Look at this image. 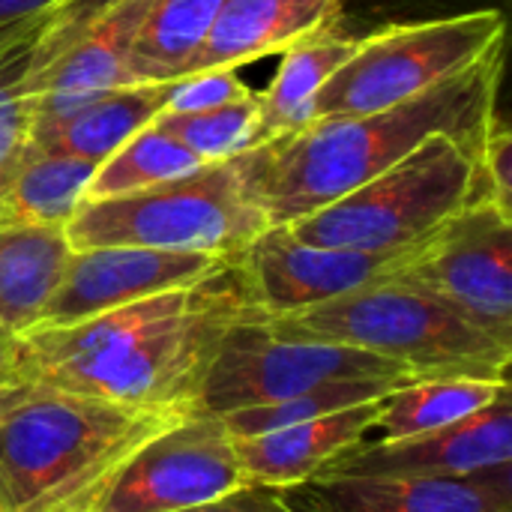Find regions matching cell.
<instances>
[{
  "label": "cell",
  "instance_id": "2e32d148",
  "mask_svg": "<svg viewBox=\"0 0 512 512\" xmlns=\"http://www.w3.org/2000/svg\"><path fill=\"white\" fill-rule=\"evenodd\" d=\"M339 0H222L216 21L195 54L189 75L201 69L255 63L333 21Z\"/></svg>",
  "mask_w": 512,
  "mask_h": 512
},
{
  "label": "cell",
  "instance_id": "4316f807",
  "mask_svg": "<svg viewBox=\"0 0 512 512\" xmlns=\"http://www.w3.org/2000/svg\"><path fill=\"white\" fill-rule=\"evenodd\" d=\"M54 24V6L0 30V105L30 96V81L42 69V39Z\"/></svg>",
  "mask_w": 512,
  "mask_h": 512
},
{
  "label": "cell",
  "instance_id": "8992f818",
  "mask_svg": "<svg viewBox=\"0 0 512 512\" xmlns=\"http://www.w3.org/2000/svg\"><path fill=\"white\" fill-rule=\"evenodd\" d=\"M477 153L480 147L453 135H432L393 168L288 228L327 249H408L477 195Z\"/></svg>",
  "mask_w": 512,
  "mask_h": 512
},
{
  "label": "cell",
  "instance_id": "d6a6232c",
  "mask_svg": "<svg viewBox=\"0 0 512 512\" xmlns=\"http://www.w3.org/2000/svg\"><path fill=\"white\" fill-rule=\"evenodd\" d=\"M15 357H18V336L0 324V387L3 384H12Z\"/></svg>",
  "mask_w": 512,
  "mask_h": 512
},
{
  "label": "cell",
  "instance_id": "5bb4252c",
  "mask_svg": "<svg viewBox=\"0 0 512 512\" xmlns=\"http://www.w3.org/2000/svg\"><path fill=\"white\" fill-rule=\"evenodd\" d=\"M512 465V399L504 393L489 408L399 441H357L321 474H408L468 477ZM318 477V474H315Z\"/></svg>",
  "mask_w": 512,
  "mask_h": 512
},
{
  "label": "cell",
  "instance_id": "e0dca14e",
  "mask_svg": "<svg viewBox=\"0 0 512 512\" xmlns=\"http://www.w3.org/2000/svg\"><path fill=\"white\" fill-rule=\"evenodd\" d=\"M378 402L381 399L363 402V405H354V408H345L318 420H306L297 426H285L258 438L234 441L246 483L288 489L303 480H312L342 450L363 441V435L369 432L375 420Z\"/></svg>",
  "mask_w": 512,
  "mask_h": 512
},
{
  "label": "cell",
  "instance_id": "ffe728a7",
  "mask_svg": "<svg viewBox=\"0 0 512 512\" xmlns=\"http://www.w3.org/2000/svg\"><path fill=\"white\" fill-rule=\"evenodd\" d=\"M63 228L0 225V324L15 336L36 327L66 261Z\"/></svg>",
  "mask_w": 512,
  "mask_h": 512
},
{
  "label": "cell",
  "instance_id": "7c38bea8",
  "mask_svg": "<svg viewBox=\"0 0 512 512\" xmlns=\"http://www.w3.org/2000/svg\"><path fill=\"white\" fill-rule=\"evenodd\" d=\"M405 252L327 249L297 240L288 225H267L243 252L240 267L264 318H279L381 282Z\"/></svg>",
  "mask_w": 512,
  "mask_h": 512
},
{
  "label": "cell",
  "instance_id": "1f68e13d",
  "mask_svg": "<svg viewBox=\"0 0 512 512\" xmlns=\"http://www.w3.org/2000/svg\"><path fill=\"white\" fill-rule=\"evenodd\" d=\"M60 0H0V30L9 24H18L24 18H33L51 6H57Z\"/></svg>",
  "mask_w": 512,
  "mask_h": 512
},
{
  "label": "cell",
  "instance_id": "ba28073f",
  "mask_svg": "<svg viewBox=\"0 0 512 512\" xmlns=\"http://www.w3.org/2000/svg\"><path fill=\"white\" fill-rule=\"evenodd\" d=\"M369 378L414 381L405 366L372 351L279 336L267 327L264 315H252L234 324L222 339L195 396V411L225 417L231 411L303 396L333 381Z\"/></svg>",
  "mask_w": 512,
  "mask_h": 512
},
{
  "label": "cell",
  "instance_id": "6da1fadb",
  "mask_svg": "<svg viewBox=\"0 0 512 512\" xmlns=\"http://www.w3.org/2000/svg\"><path fill=\"white\" fill-rule=\"evenodd\" d=\"M252 315L264 312L231 261L201 282L78 324L30 327L18 336L12 381L138 408H195L222 339Z\"/></svg>",
  "mask_w": 512,
  "mask_h": 512
},
{
  "label": "cell",
  "instance_id": "7402d4cb",
  "mask_svg": "<svg viewBox=\"0 0 512 512\" xmlns=\"http://www.w3.org/2000/svg\"><path fill=\"white\" fill-rule=\"evenodd\" d=\"M222 0H150L132 45H129V84H168L189 75Z\"/></svg>",
  "mask_w": 512,
  "mask_h": 512
},
{
  "label": "cell",
  "instance_id": "f1b7e54d",
  "mask_svg": "<svg viewBox=\"0 0 512 512\" xmlns=\"http://www.w3.org/2000/svg\"><path fill=\"white\" fill-rule=\"evenodd\" d=\"M477 195L512 213V132L501 114H495L477 153Z\"/></svg>",
  "mask_w": 512,
  "mask_h": 512
},
{
  "label": "cell",
  "instance_id": "d4e9b609",
  "mask_svg": "<svg viewBox=\"0 0 512 512\" xmlns=\"http://www.w3.org/2000/svg\"><path fill=\"white\" fill-rule=\"evenodd\" d=\"M405 381H393V378H369V381H333L324 384L318 390H309L303 396H291L273 405H258V408H243V411H231L222 420L225 432L234 441L243 438H258L285 426H297L306 420H318L363 402H375L381 396H387L393 387H399Z\"/></svg>",
  "mask_w": 512,
  "mask_h": 512
},
{
  "label": "cell",
  "instance_id": "484cf974",
  "mask_svg": "<svg viewBox=\"0 0 512 512\" xmlns=\"http://www.w3.org/2000/svg\"><path fill=\"white\" fill-rule=\"evenodd\" d=\"M153 123L174 135L201 165L231 162L258 141L261 99L252 93L195 114H159Z\"/></svg>",
  "mask_w": 512,
  "mask_h": 512
},
{
  "label": "cell",
  "instance_id": "52a82bcc",
  "mask_svg": "<svg viewBox=\"0 0 512 512\" xmlns=\"http://www.w3.org/2000/svg\"><path fill=\"white\" fill-rule=\"evenodd\" d=\"M504 36L507 18L498 9L390 24L357 39L354 54L318 93L312 120L402 105L501 48Z\"/></svg>",
  "mask_w": 512,
  "mask_h": 512
},
{
  "label": "cell",
  "instance_id": "9a60e30c",
  "mask_svg": "<svg viewBox=\"0 0 512 512\" xmlns=\"http://www.w3.org/2000/svg\"><path fill=\"white\" fill-rule=\"evenodd\" d=\"M147 3L117 0L30 81L33 120L60 117L105 90L129 84V45Z\"/></svg>",
  "mask_w": 512,
  "mask_h": 512
},
{
  "label": "cell",
  "instance_id": "4fadbf2b",
  "mask_svg": "<svg viewBox=\"0 0 512 512\" xmlns=\"http://www.w3.org/2000/svg\"><path fill=\"white\" fill-rule=\"evenodd\" d=\"M279 492L294 512H512V465L468 477L318 474Z\"/></svg>",
  "mask_w": 512,
  "mask_h": 512
},
{
  "label": "cell",
  "instance_id": "4dcf8cb0",
  "mask_svg": "<svg viewBox=\"0 0 512 512\" xmlns=\"http://www.w3.org/2000/svg\"><path fill=\"white\" fill-rule=\"evenodd\" d=\"M186 512H294L288 507V501L282 498L279 489L273 486H261V483H243L234 492L222 495L213 504L195 507Z\"/></svg>",
  "mask_w": 512,
  "mask_h": 512
},
{
  "label": "cell",
  "instance_id": "7a4b0ae2",
  "mask_svg": "<svg viewBox=\"0 0 512 512\" xmlns=\"http://www.w3.org/2000/svg\"><path fill=\"white\" fill-rule=\"evenodd\" d=\"M501 72L504 45L402 105L312 120L249 147L231 165L267 222L291 225L393 168L432 135L480 147L498 114Z\"/></svg>",
  "mask_w": 512,
  "mask_h": 512
},
{
  "label": "cell",
  "instance_id": "5b68a950",
  "mask_svg": "<svg viewBox=\"0 0 512 512\" xmlns=\"http://www.w3.org/2000/svg\"><path fill=\"white\" fill-rule=\"evenodd\" d=\"M267 216L243 192L231 162L114 198H87L66 222L69 249L138 246L243 258L267 228Z\"/></svg>",
  "mask_w": 512,
  "mask_h": 512
},
{
  "label": "cell",
  "instance_id": "277c9868",
  "mask_svg": "<svg viewBox=\"0 0 512 512\" xmlns=\"http://www.w3.org/2000/svg\"><path fill=\"white\" fill-rule=\"evenodd\" d=\"M264 321L279 336L372 351L405 366L414 378L510 381L512 345L480 330L438 297L390 279Z\"/></svg>",
  "mask_w": 512,
  "mask_h": 512
},
{
  "label": "cell",
  "instance_id": "603a6c76",
  "mask_svg": "<svg viewBox=\"0 0 512 512\" xmlns=\"http://www.w3.org/2000/svg\"><path fill=\"white\" fill-rule=\"evenodd\" d=\"M96 165L27 150L0 186V225L66 228L87 201Z\"/></svg>",
  "mask_w": 512,
  "mask_h": 512
},
{
  "label": "cell",
  "instance_id": "83f0119b",
  "mask_svg": "<svg viewBox=\"0 0 512 512\" xmlns=\"http://www.w3.org/2000/svg\"><path fill=\"white\" fill-rule=\"evenodd\" d=\"M252 93L255 90L237 75V69H228V66L201 69V72L168 81L162 114H195V111L219 108L225 102H234Z\"/></svg>",
  "mask_w": 512,
  "mask_h": 512
},
{
  "label": "cell",
  "instance_id": "44dd1931",
  "mask_svg": "<svg viewBox=\"0 0 512 512\" xmlns=\"http://www.w3.org/2000/svg\"><path fill=\"white\" fill-rule=\"evenodd\" d=\"M510 393V381L414 378L381 396L363 441H399L459 423Z\"/></svg>",
  "mask_w": 512,
  "mask_h": 512
},
{
  "label": "cell",
  "instance_id": "30bf717a",
  "mask_svg": "<svg viewBox=\"0 0 512 512\" xmlns=\"http://www.w3.org/2000/svg\"><path fill=\"white\" fill-rule=\"evenodd\" d=\"M243 483L246 474L222 420L192 411L126 462L93 512H186Z\"/></svg>",
  "mask_w": 512,
  "mask_h": 512
},
{
  "label": "cell",
  "instance_id": "f546056e",
  "mask_svg": "<svg viewBox=\"0 0 512 512\" xmlns=\"http://www.w3.org/2000/svg\"><path fill=\"white\" fill-rule=\"evenodd\" d=\"M33 129V96H18L0 105V186L21 162Z\"/></svg>",
  "mask_w": 512,
  "mask_h": 512
},
{
  "label": "cell",
  "instance_id": "3957f363",
  "mask_svg": "<svg viewBox=\"0 0 512 512\" xmlns=\"http://www.w3.org/2000/svg\"><path fill=\"white\" fill-rule=\"evenodd\" d=\"M195 408L0 387V512H93L126 462Z\"/></svg>",
  "mask_w": 512,
  "mask_h": 512
},
{
  "label": "cell",
  "instance_id": "9c48e42d",
  "mask_svg": "<svg viewBox=\"0 0 512 512\" xmlns=\"http://www.w3.org/2000/svg\"><path fill=\"white\" fill-rule=\"evenodd\" d=\"M384 279L438 297L512 345V213L495 201L474 195L432 234L408 246Z\"/></svg>",
  "mask_w": 512,
  "mask_h": 512
},
{
  "label": "cell",
  "instance_id": "8fae6325",
  "mask_svg": "<svg viewBox=\"0 0 512 512\" xmlns=\"http://www.w3.org/2000/svg\"><path fill=\"white\" fill-rule=\"evenodd\" d=\"M240 258L201 252H162L138 246L72 249L66 270L45 303L36 327H66L84 318L186 288Z\"/></svg>",
  "mask_w": 512,
  "mask_h": 512
},
{
  "label": "cell",
  "instance_id": "d6986e66",
  "mask_svg": "<svg viewBox=\"0 0 512 512\" xmlns=\"http://www.w3.org/2000/svg\"><path fill=\"white\" fill-rule=\"evenodd\" d=\"M357 39L336 33L333 24H324L303 39L291 42L282 51V63L267 84L261 99V129L258 141H270L279 135H288L294 129H303L312 123V108L324 84L336 75V69L354 54ZM252 144V147H255Z\"/></svg>",
  "mask_w": 512,
  "mask_h": 512
},
{
  "label": "cell",
  "instance_id": "cb8c5ba5",
  "mask_svg": "<svg viewBox=\"0 0 512 512\" xmlns=\"http://www.w3.org/2000/svg\"><path fill=\"white\" fill-rule=\"evenodd\" d=\"M201 162L174 135L147 123L126 144H120L105 162L96 165L87 198H114L141 192L198 171Z\"/></svg>",
  "mask_w": 512,
  "mask_h": 512
},
{
  "label": "cell",
  "instance_id": "ac0fdd59",
  "mask_svg": "<svg viewBox=\"0 0 512 512\" xmlns=\"http://www.w3.org/2000/svg\"><path fill=\"white\" fill-rule=\"evenodd\" d=\"M165 87L168 84H126L87 99L60 117L33 120L27 150L99 165L162 114Z\"/></svg>",
  "mask_w": 512,
  "mask_h": 512
}]
</instances>
